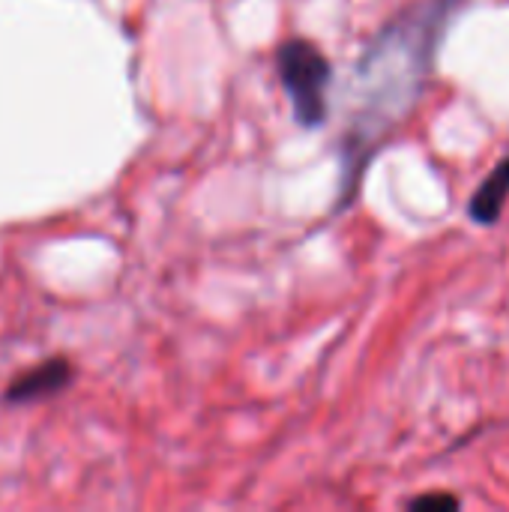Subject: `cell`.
<instances>
[{"label": "cell", "instance_id": "1", "mask_svg": "<svg viewBox=\"0 0 509 512\" xmlns=\"http://www.w3.org/2000/svg\"><path fill=\"white\" fill-rule=\"evenodd\" d=\"M279 78L291 96L300 126H321L327 120V87L333 78L330 60L309 39H288L276 54Z\"/></svg>", "mask_w": 509, "mask_h": 512}, {"label": "cell", "instance_id": "2", "mask_svg": "<svg viewBox=\"0 0 509 512\" xmlns=\"http://www.w3.org/2000/svg\"><path fill=\"white\" fill-rule=\"evenodd\" d=\"M69 381H72V366L57 357V360H48V363L24 372L18 381H12L6 390V399L9 402H36V399L60 393Z\"/></svg>", "mask_w": 509, "mask_h": 512}, {"label": "cell", "instance_id": "3", "mask_svg": "<svg viewBox=\"0 0 509 512\" xmlns=\"http://www.w3.org/2000/svg\"><path fill=\"white\" fill-rule=\"evenodd\" d=\"M509 198V156L495 165V171L480 183V189L471 195L468 213L477 225H495L504 213Z\"/></svg>", "mask_w": 509, "mask_h": 512}, {"label": "cell", "instance_id": "4", "mask_svg": "<svg viewBox=\"0 0 509 512\" xmlns=\"http://www.w3.org/2000/svg\"><path fill=\"white\" fill-rule=\"evenodd\" d=\"M411 510H459V498L453 495H423L411 501Z\"/></svg>", "mask_w": 509, "mask_h": 512}]
</instances>
